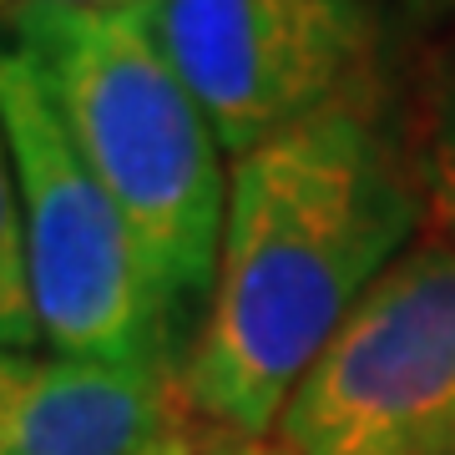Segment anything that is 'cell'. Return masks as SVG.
Listing matches in <instances>:
<instances>
[{
  "instance_id": "6da1fadb",
  "label": "cell",
  "mask_w": 455,
  "mask_h": 455,
  "mask_svg": "<svg viewBox=\"0 0 455 455\" xmlns=\"http://www.w3.org/2000/svg\"><path fill=\"white\" fill-rule=\"evenodd\" d=\"M420 228L379 82L233 157L212 299L182 355L197 420L263 440Z\"/></svg>"
},
{
  "instance_id": "7a4b0ae2",
  "label": "cell",
  "mask_w": 455,
  "mask_h": 455,
  "mask_svg": "<svg viewBox=\"0 0 455 455\" xmlns=\"http://www.w3.org/2000/svg\"><path fill=\"white\" fill-rule=\"evenodd\" d=\"M11 46L31 56L86 167L142 248L182 344L203 319L223 253V142L142 5H11Z\"/></svg>"
},
{
  "instance_id": "3957f363",
  "label": "cell",
  "mask_w": 455,
  "mask_h": 455,
  "mask_svg": "<svg viewBox=\"0 0 455 455\" xmlns=\"http://www.w3.org/2000/svg\"><path fill=\"white\" fill-rule=\"evenodd\" d=\"M0 127L5 172L20 193L41 339L76 359L182 370L188 344L152 289L142 248L20 46L0 56Z\"/></svg>"
},
{
  "instance_id": "277c9868",
  "label": "cell",
  "mask_w": 455,
  "mask_h": 455,
  "mask_svg": "<svg viewBox=\"0 0 455 455\" xmlns=\"http://www.w3.org/2000/svg\"><path fill=\"white\" fill-rule=\"evenodd\" d=\"M293 455H455V243H425L359 304L293 390Z\"/></svg>"
},
{
  "instance_id": "5b68a950",
  "label": "cell",
  "mask_w": 455,
  "mask_h": 455,
  "mask_svg": "<svg viewBox=\"0 0 455 455\" xmlns=\"http://www.w3.org/2000/svg\"><path fill=\"white\" fill-rule=\"evenodd\" d=\"M147 11L233 157L374 82L379 20L364 0H147Z\"/></svg>"
},
{
  "instance_id": "8992f818",
  "label": "cell",
  "mask_w": 455,
  "mask_h": 455,
  "mask_svg": "<svg viewBox=\"0 0 455 455\" xmlns=\"http://www.w3.org/2000/svg\"><path fill=\"white\" fill-rule=\"evenodd\" d=\"M178 364H112L76 355H5L0 455H142L193 430Z\"/></svg>"
},
{
  "instance_id": "52a82bcc",
  "label": "cell",
  "mask_w": 455,
  "mask_h": 455,
  "mask_svg": "<svg viewBox=\"0 0 455 455\" xmlns=\"http://www.w3.org/2000/svg\"><path fill=\"white\" fill-rule=\"evenodd\" d=\"M395 127L420 197V233L455 243V26L420 56Z\"/></svg>"
},
{
  "instance_id": "ba28073f",
  "label": "cell",
  "mask_w": 455,
  "mask_h": 455,
  "mask_svg": "<svg viewBox=\"0 0 455 455\" xmlns=\"http://www.w3.org/2000/svg\"><path fill=\"white\" fill-rule=\"evenodd\" d=\"M0 334L11 355H31L41 339L31 289V259H26V228H20V193L11 172L0 182Z\"/></svg>"
},
{
  "instance_id": "9c48e42d",
  "label": "cell",
  "mask_w": 455,
  "mask_h": 455,
  "mask_svg": "<svg viewBox=\"0 0 455 455\" xmlns=\"http://www.w3.org/2000/svg\"><path fill=\"white\" fill-rule=\"evenodd\" d=\"M223 440H233V435L212 430V425H193V430H182V435L163 440V445H152V451H142V455H208V451H218Z\"/></svg>"
},
{
  "instance_id": "30bf717a",
  "label": "cell",
  "mask_w": 455,
  "mask_h": 455,
  "mask_svg": "<svg viewBox=\"0 0 455 455\" xmlns=\"http://www.w3.org/2000/svg\"><path fill=\"white\" fill-rule=\"evenodd\" d=\"M208 455H293L289 445H268V440H223L218 451Z\"/></svg>"
},
{
  "instance_id": "8fae6325",
  "label": "cell",
  "mask_w": 455,
  "mask_h": 455,
  "mask_svg": "<svg viewBox=\"0 0 455 455\" xmlns=\"http://www.w3.org/2000/svg\"><path fill=\"white\" fill-rule=\"evenodd\" d=\"M405 5L420 20H445V26H455V0H405Z\"/></svg>"
},
{
  "instance_id": "7c38bea8",
  "label": "cell",
  "mask_w": 455,
  "mask_h": 455,
  "mask_svg": "<svg viewBox=\"0 0 455 455\" xmlns=\"http://www.w3.org/2000/svg\"><path fill=\"white\" fill-rule=\"evenodd\" d=\"M11 5H92V11H116V5H142V0H5Z\"/></svg>"
}]
</instances>
